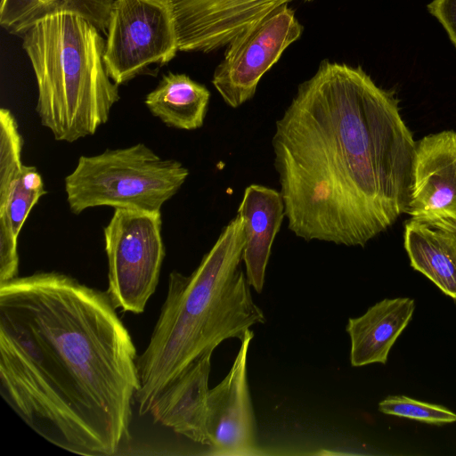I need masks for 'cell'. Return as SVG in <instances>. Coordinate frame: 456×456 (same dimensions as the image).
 <instances>
[{"label": "cell", "mask_w": 456, "mask_h": 456, "mask_svg": "<svg viewBox=\"0 0 456 456\" xmlns=\"http://www.w3.org/2000/svg\"><path fill=\"white\" fill-rule=\"evenodd\" d=\"M136 349L107 292L57 272L0 283V392L49 443L111 456L130 438Z\"/></svg>", "instance_id": "cell-1"}, {"label": "cell", "mask_w": 456, "mask_h": 456, "mask_svg": "<svg viewBox=\"0 0 456 456\" xmlns=\"http://www.w3.org/2000/svg\"><path fill=\"white\" fill-rule=\"evenodd\" d=\"M398 103L362 67L329 60L298 86L272 139L297 237L363 247L406 213L417 142Z\"/></svg>", "instance_id": "cell-2"}, {"label": "cell", "mask_w": 456, "mask_h": 456, "mask_svg": "<svg viewBox=\"0 0 456 456\" xmlns=\"http://www.w3.org/2000/svg\"><path fill=\"white\" fill-rule=\"evenodd\" d=\"M244 245L243 219L237 215L190 275L169 273L166 300L136 359L140 388L134 400L141 416L199 357L265 322L240 268Z\"/></svg>", "instance_id": "cell-3"}, {"label": "cell", "mask_w": 456, "mask_h": 456, "mask_svg": "<svg viewBox=\"0 0 456 456\" xmlns=\"http://www.w3.org/2000/svg\"><path fill=\"white\" fill-rule=\"evenodd\" d=\"M21 36L37 84L41 125L60 142L94 134L120 99L103 61L101 31L64 13L40 20Z\"/></svg>", "instance_id": "cell-4"}, {"label": "cell", "mask_w": 456, "mask_h": 456, "mask_svg": "<svg viewBox=\"0 0 456 456\" xmlns=\"http://www.w3.org/2000/svg\"><path fill=\"white\" fill-rule=\"evenodd\" d=\"M188 175L181 162L163 159L140 142L81 156L65 177L64 188L69 209L76 215L102 206L160 213Z\"/></svg>", "instance_id": "cell-5"}, {"label": "cell", "mask_w": 456, "mask_h": 456, "mask_svg": "<svg viewBox=\"0 0 456 456\" xmlns=\"http://www.w3.org/2000/svg\"><path fill=\"white\" fill-rule=\"evenodd\" d=\"M161 214L115 208L103 228L107 294L116 308L142 314L155 292L165 257Z\"/></svg>", "instance_id": "cell-6"}, {"label": "cell", "mask_w": 456, "mask_h": 456, "mask_svg": "<svg viewBox=\"0 0 456 456\" xmlns=\"http://www.w3.org/2000/svg\"><path fill=\"white\" fill-rule=\"evenodd\" d=\"M103 61L118 86L153 64L170 61L179 51L169 0H113Z\"/></svg>", "instance_id": "cell-7"}, {"label": "cell", "mask_w": 456, "mask_h": 456, "mask_svg": "<svg viewBox=\"0 0 456 456\" xmlns=\"http://www.w3.org/2000/svg\"><path fill=\"white\" fill-rule=\"evenodd\" d=\"M303 30L294 10L287 4L234 37L212 78L224 102L238 108L253 98L262 77Z\"/></svg>", "instance_id": "cell-8"}, {"label": "cell", "mask_w": 456, "mask_h": 456, "mask_svg": "<svg viewBox=\"0 0 456 456\" xmlns=\"http://www.w3.org/2000/svg\"><path fill=\"white\" fill-rule=\"evenodd\" d=\"M23 138L12 111L0 110V283L18 276V239L32 208L46 194L42 175L22 162Z\"/></svg>", "instance_id": "cell-9"}, {"label": "cell", "mask_w": 456, "mask_h": 456, "mask_svg": "<svg viewBox=\"0 0 456 456\" xmlns=\"http://www.w3.org/2000/svg\"><path fill=\"white\" fill-rule=\"evenodd\" d=\"M169 1L175 19L179 51L210 53L227 46L250 26L297 0Z\"/></svg>", "instance_id": "cell-10"}, {"label": "cell", "mask_w": 456, "mask_h": 456, "mask_svg": "<svg viewBox=\"0 0 456 456\" xmlns=\"http://www.w3.org/2000/svg\"><path fill=\"white\" fill-rule=\"evenodd\" d=\"M253 338V331L248 330L229 373L208 391L206 426L211 454L260 453L247 377L248 352Z\"/></svg>", "instance_id": "cell-11"}, {"label": "cell", "mask_w": 456, "mask_h": 456, "mask_svg": "<svg viewBox=\"0 0 456 456\" xmlns=\"http://www.w3.org/2000/svg\"><path fill=\"white\" fill-rule=\"evenodd\" d=\"M406 213L431 225L456 224V132L428 134L416 143Z\"/></svg>", "instance_id": "cell-12"}, {"label": "cell", "mask_w": 456, "mask_h": 456, "mask_svg": "<svg viewBox=\"0 0 456 456\" xmlns=\"http://www.w3.org/2000/svg\"><path fill=\"white\" fill-rule=\"evenodd\" d=\"M212 353L202 354L167 386L150 411L154 423L203 445H209L206 419Z\"/></svg>", "instance_id": "cell-13"}, {"label": "cell", "mask_w": 456, "mask_h": 456, "mask_svg": "<svg viewBox=\"0 0 456 456\" xmlns=\"http://www.w3.org/2000/svg\"><path fill=\"white\" fill-rule=\"evenodd\" d=\"M238 215L243 219L246 278L261 293L272 246L285 217L282 195L275 189L250 184L244 191Z\"/></svg>", "instance_id": "cell-14"}, {"label": "cell", "mask_w": 456, "mask_h": 456, "mask_svg": "<svg viewBox=\"0 0 456 456\" xmlns=\"http://www.w3.org/2000/svg\"><path fill=\"white\" fill-rule=\"evenodd\" d=\"M414 310L412 298H385L362 315L349 318L346 331L351 341V365L386 364L392 346L408 326Z\"/></svg>", "instance_id": "cell-15"}, {"label": "cell", "mask_w": 456, "mask_h": 456, "mask_svg": "<svg viewBox=\"0 0 456 456\" xmlns=\"http://www.w3.org/2000/svg\"><path fill=\"white\" fill-rule=\"evenodd\" d=\"M209 99L205 86L185 74L169 72L146 95L144 103L166 126L191 131L203 126Z\"/></svg>", "instance_id": "cell-16"}, {"label": "cell", "mask_w": 456, "mask_h": 456, "mask_svg": "<svg viewBox=\"0 0 456 456\" xmlns=\"http://www.w3.org/2000/svg\"><path fill=\"white\" fill-rule=\"evenodd\" d=\"M403 238L411 267L456 302V256L444 232L411 219Z\"/></svg>", "instance_id": "cell-17"}, {"label": "cell", "mask_w": 456, "mask_h": 456, "mask_svg": "<svg viewBox=\"0 0 456 456\" xmlns=\"http://www.w3.org/2000/svg\"><path fill=\"white\" fill-rule=\"evenodd\" d=\"M113 0H1L0 23L8 32L22 35L40 20L59 14L78 15L107 33Z\"/></svg>", "instance_id": "cell-18"}, {"label": "cell", "mask_w": 456, "mask_h": 456, "mask_svg": "<svg viewBox=\"0 0 456 456\" xmlns=\"http://www.w3.org/2000/svg\"><path fill=\"white\" fill-rule=\"evenodd\" d=\"M379 411L387 415L411 419L428 424L456 421V413L442 405L422 402L405 395H390L379 403Z\"/></svg>", "instance_id": "cell-19"}, {"label": "cell", "mask_w": 456, "mask_h": 456, "mask_svg": "<svg viewBox=\"0 0 456 456\" xmlns=\"http://www.w3.org/2000/svg\"><path fill=\"white\" fill-rule=\"evenodd\" d=\"M428 9L444 26L456 47V0H433Z\"/></svg>", "instance_id": "cell-20"}, {"label": "cell", "mask_w": 456, "mask_h": 456, "mask_svg": "<svg viewBox=\"0 0 456 456\" xmlns=\"http://www.w3.org/2000/svg\"><path fill=\"white\" fill-rule=\"evenodd\" d=\"M434 226H436L444 232V233L453 249V252L456 256V224L446 223V224H441L434 225Z\"/></svg>", "instance_id": "cell-21"}]
</instances>
